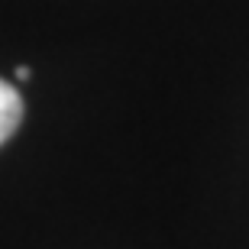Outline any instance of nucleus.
I'll use <instances>...</instances> for the list:
<instances>
[{"mask_svg": "<svg viewBox=\"0 0 249 249\" xmlns=\"http://www.w3.org/2000/svg\"><path fill=\"white\" fill-rule=\"evenodd\" d=\"M26 78H29V68H26V65H19V68H17V81H26Z\"/></svg>", "mask_w": 249, "mask_h": 249, "instance_id": "obj_2", "label": "nucleus"}, {"mask_svg": "<svg viewBox=\"0 0 249 249\" xmlns=\"http://www.w3.org/2000/svg\"><path fill=\"white\" fill-rule=\"evenodd\" d=\"M19 120H23V97L13 84L0 78V146L17 133Z\"/></svg>", "mask_w": 249, "mask_h": 249, "instance_id": "obj_1", "label": "nucleus"}]
</instances>
